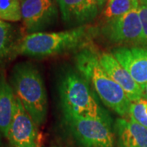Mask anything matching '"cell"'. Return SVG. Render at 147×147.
Masks as SVG:
<instances>
[{"label": "cell", "mask_w": 147, "mask_h": 147, "mask_svg": "<svg viewBox=\"0 0 147 147\" xmlns=\"http://www.w3.org/2000/svg\"><path fill=\"white\" fill-rule=\"evenodd\" d=\"M58 92L64 116L100 120L113 124L109 112L79 73L73 70L63 72L59 79Z\"/></svg>", "instance_id": "1"}, {"label": "cell", "mask_w": 147, "mask_h": 147, "mask_svg": "<svg viewBox=\"0 0 147 147\" xmlns=\"http://www.w3.org/2000/svg\"><path fill=\"white\" fill-rule=\"evenodd\" d=\"M74 63L78 72L88 83L103 105L122 118L128 117L131 101L101 66L98 53L84 47L76 54Z\"/></svg>", "instance_id": "2"}, {"label": "cell", "mask_w": 147, "mask_h": 147, "mask_svg": "<svg viewBox=\"0 0 147 147\" xmlns=\"http://www.w3.org/2000/svg\"><path fill=\"white\" fill-rule=\"evenodd\" d=\"M11 87L36 125H41L47 115V91L42 74L31 62H20L11 74Z\"/></svg>", "instance_id": "3"}, {"label": "cell", "mask_w": 147, "mask_h": 147, "mask_svg": "<svg viewBox=\"0 0 147 147\" xmlns=\"http://www.w3.org/2000/svg\"><path fill=\"white\" fill-rule=\"evenodd\" d=\"M88 41L85 26L59 32H38L23 38L19 53L30 57H47L79 49Z\"/></svg>", "instance_id": "4"}, {"label": "cell", "mask_w": 147, "mask_h": 147, "mask_svg": "<svg viewBox=\"0 0 147 147\" xmlns=\"http://www.w3.org/2000/svg\"><path fill=\"white\" fill-rule=\"evenodd\" d=\"M64 119L79 147H115L114 124L68 116Z\"/></svg>", "instance_id": "5"}, {"label": "cell", "mask_w": 147, "mask_h": 147, "mask_svg": "<svg viewBox=\"0 0 147 147\" xmlns=\"http://www.w3.org/2000/svg\"><path fill=\"white\" fill-rule=\"evenodd\" d=\"M101 34L114 44L125 47L143 46V36L138 8L133 9L123 16L104 22Z\"/></svg>", "instance_id": "6"}, {"label": "cell", "mask_w": 147, "mask_h": 147, "mask_svg": "<svg viewBox=\"0 0 147 147\" xmlns=\"http://www.w3.org/2000/svg\"><path fill=\"white\" fill-rule=\"evenodd\" d=\"M21 20L30 34L42 32L53 26L58 18L55 0H21Z\"/></svg>", "instance_id": "7"}, {"label": "cell", "mask_w": 147, "mask_h": 147, "mask_svg": "<svg viewBox=\"0 0 147 147\" xmlns=\"http://www.w3.org/2000/svg\"><path fill=\"white\" fill-rule=\"evenodd\" d=\"M7 137L12 147H36V123L16 96L15 111Z\"/></svg>", "instance_id": "8"}, {"label": "cell", "mask_w": 147, "mask_h": 147, "mask_svg": "<svg viewBox=\"0 0 147 147\" xmlns=\"http://www.w3.org/2000/svg\"><path fill=\"white\" fill-rule=\"evenodd\" d=\"M63 21L69 26H85L97 16L100 7L96 0H55Z\"/></svg>", "instance_id": "9"}, {"label": "cell", "mask_w": 147, "mask_h": 147, "mask_svg": "<svg viewBox=\"0 0 147 147\" xmlns=\"http://www.w3.org/2000/svg\"><path fill=\"white\" fill-rule=\"evenodd\" d=\"M111 54L143 89L147 84V47H115Z\"/></svg>", "instance_id": "10"}, {"label": "cell", "mask_w": 147, "mask_h": 147, "mask_svg": "<svg viewBox=\"0 0 147 147\" xmlns=\"http://www.w3.org/2000/svg\"><path fill=\"white\" fill-rule=\"evenodd\" d=\"M99 61L101 66L116 84L124 91L131 102L142 99V89L133 79L131 74L123 68L115 57L109 53L99 54Z\"/></svg>", "instance_id": "11"}, {"label": "cell", "mask_w": 147, "mask_h": 147, "mask_svg": "<svg viewBox=\"0 0 147 147\" xmlns=\"http://www.w3.org/2000/svg\"><path fill=\"white\" fill-rule=\"evenodd\" d=\"M113 128L118 147H147V128L130 119H117Z\"/></svg>", "instance_id": "12"}, {"label": "cell", "mask_w": 147, "mask_h": 147, "mask_svg": "<svg viewBox=\"0 0 147 147\" xmlns=\"http://www.w3.org/2000/svg\"><path fill=\"white\" fill-rule=\"evenodd\" d=\"M16 94L11 85L7 83L0 71V132L7 137L15 111Z\"/></svg>", "instance_id": "13"}, {"label": "cell", "mask_w": 147, "mask_h": 147, "mask_svg": "<svg viewBox=\"0 0 147 147\" xmlns=\"http://www.w3.org/2000/svg\"><path fill=\"white\" fill-rule=\"evenodd\" d=\"M139 5L138 0H107L102 11L104 22L123 16Z\"/></svg>", "instance_id": "14"}, {"label": "cell", "mask_w": 147, "mask_h": 147, "mask_svg": "<svg viewBox=\"0 0 147 147\" xmlns=\"http://www.w3.org/2000/svg\"><path fill=\"white\" fill-rule=\"evenodd\" d=\"M0 18L13 22L21 21V0H0Z\"/></svg>", "instance_id": "15"}, {"label": "cell", "mask_w": 147, "mask_h": 147, "mask_svg": "<svg viewBox=\"0 0 147 147\" xmlns=\"http://www.w3.org/2000/svg\"><path fill=\"white\" fill-rule=\"evenodd\" d=\"M128 119L147 128V100L145 99L131 102Z\"/></svg>", "instance_id": "16"}, {"label": "cell", "mask_w": 147, "mask_h": 147, "mask_svg": "<svg viewBox=\"0 0 147 147\" xmlns=\"http://www.w3.org/2000/svg\"><path fill=\"white\" fill-rule=\"evenodd\" d=\"M11 43V26L2 21L0 23V60L3 59L9 51Z\"/></svg>", "instance_id": "17"}, {"label": "cell", "mask_w": 147, "mask_h": 147, "mask_svg": "<svg viewBox=\"0 0 147 147\" xmlns=\"http://www.w3.org/2000/svg\"><path fill=\"white\" fill-rule=\"evenodd\" d=\"M139 16L141 19L143 36V46L147 47V5H139Z\"/></svg>", "instance_id": "18"}, {"label": "cell", "mask_w": 147, "mask_h": 147, "mask_svg": "<svg viewBox=\"0 0 147 147\" xmlns=\"http://www.w3.org/2000/svg\"><path fill=\"white\" fill-rule=\"evenodd\" d=\"M142 98L147 100V84L145 85L144 88L142 89Z\"/></svg>", "instance_id": "19"}, {"label": "cell", "mask_w": 147, "mask_h": 147, "mask_svg": "<svg viewBox=\"0 0 147 147\" xmlns=\"http://www.w3.org/2000/svg\"><path fill=\"white\" fill-rule=\"evenodd\" d=\"M96 1H97V3H98V5H99L100 9L103 8V7H105V3H106V2H107V0H96Z\"/></svg>", "instance_id": "20"}, {"label": "cell", "mask_w": 147, "mask_h": 147, "mask_svg": "<svg viewBox=\"0 0 147 147\" xmlns=\"http://www.w3.org/2000/svg\"><path fill=\"white\" fill-rule=\"evenodd\" d=\"M141 5H147V0H138Z\"/></svg>", "instance_id": "21"}, {"label": "cell", "mask_w": 147, "mask_h": 147, "mask_svg": "<svg viewBox=\"0 0 147 147\" xmlns=\"http://www.w3.org/2000/svg\"><path fill=\"white\" fill-rule=\"evenodd\" d=\"M1 22H2V21H1V18H0V23H1Z\"/></svg>", "instance_id": "22"}, {"label": "cell", "mask_w": 147, "mask_h": 147, "mask_svg": "<svg viewBox=\"0 0 147 147\" xmlns=\"http://www.w3.org/2000/svg\"><path fill=\"white\" fill-rule=\"evenodd\" d=\"M0 143H1V142H0Z\"/></svg>", "instance_id": "23"}]
</instances>
